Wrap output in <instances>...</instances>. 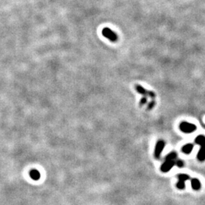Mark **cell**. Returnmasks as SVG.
Returning <instances> with one entry per match:
<instances>
[{
	"instance_id": "9",
	"label": "cell",
	"mask_w": 205,
	"mask_h": 205,
	"mask_svg": "<svg viewBox=\"0 0 205 205\" xmlns=\"http://www.w3.org/2000/svg\"><path fill=\"white\" fill-rule=\"evenodd\" d=\"M191 184H192V188L194 191H198L201 189V182L199 181V179H191Z\"/></svg>"
},
{
	"instance_id": "10",
	"label": "cell",
	"mask_w": 205,
	"mask_h": 205,
	"mask_svg": "<svg viewBox=\"0 0 205 205\" xmlns=\"http://www.w3.org/2000/svg\"><path fill=\"white\" fill-rule=\"evenodd\" d=\"M30 177L33 180H39L40 179V172L37 170H32L30 171Z\"/></svg>"
},
{
	"instance_id": "7",
	"label": "cell",
	"mask_w": 205,
	"mask_h": 205,
	"mask_svg": "<svg viewBox=\"0 0 205 205\" xmlns=\"http://www.w3.org/2000/svg\"><path fill=\"white\" fill-rule=\"evenodd\" d=\"M175 165L176 162L174 160H165V162L161 166L160 170L163 172H168Z\"/></svg>"
},
{
	"instance_id": "8",
	"label": "cell",
	"mask_w": 205,
	"mask_h": 205,
	"mask_svg": "<svg viewBox=\"0 0 205 205\" xmlns=\"http://www.w3.org/2000/svg\"><path fill=\"white\" fill-rule=\"evenodd\" d=\"M193 148H194V144H186L185 145H184L182 148V152L185 154H189L192 153Z\"/></svg>"
},
{
	"instance_id": "5",
	"label": "cell",
	"mask_w": 205,
	"mask_h": 205,
	"mask_svg": "<svg viewBox=\"0 0 205 205\" xmlns=\"http://www.w3.org/2000/svg\"><path fill=\"white\" fill-rule=\"evenodd\" d=\"M178 179H179V182L176 184V188L180 190L185 189V181H187L190 179L189 176L187 174L181 173V174L178 175Z\"/></svg>"
},
{
	"instance_id": "6",
	"label": "cell",
	"mask_w": 205,
	"mask_h": 205,
	"mask_svg": "<svg viewBox=\"0 0 205 205\" xmlns=\"http://www.w3.org/2000/svg\"><path fill=\"white\" fill-rule=\"evenodd\" d=\"M165 145V142H164V141H163V140H160V141H157L154 150V157H156L157 159H159L160 157V155L161 154H162V152H163V148H164Z\"/></svg>"
},
{
	"instance_id": "14",
	"label": "cell",
	"mask_w": 205,
	"mask_h": 205,
	"mask_svg": "<svg viewBox=\"0 0 205 205\" xmlns=\"http://www.w3.org/2000/svg\"><path fill=\"white\" fill-rule=\"evenodd\" d=\"M176 165L178 166V167H182V166H184V162H183L182 160H177L176 162Z\"/></svg>"
},
{
	"instance_id": "11",
	"label": "cell",
	"mask_w": 205,
	"mask_h": 205,
	"mask_svg": "<svg viewBox=\"0 0 205 205\" xmlns=\"http://www.w3.org/2000/svg\"><path fill=\"white\" fill-rule=\"evenodd\" d=\"M177 154L176 152H171L169 154L166 155L165 160H175L176 159Z\"/></svg>"
},
{
	"instance_id": "13",
	"label": "cell",
	"mask_w": 205,
	"mask_h": 205,
	"mask_svg": "<svg viewBox=\"0 0 205 205\" xmlns=\"http://www.w3.org/2000/svg\"><path fill=\"white\" fill-rule=\"evenodd\" d=\"M146 104H148V99H147V97H142L141 100H140V103H139V106H143L144 105H145Z\"/></svg>"
},
{
	"instance_id": "12",
	"label": "cell",
	"mask_w": 205,
	"mask_h": 205,
	"mask_svg": "<svg viewBox=\"0 0 205 205\" xmlns=\"http://www.w3.org/2000/svg\"><path fill=\"white\" fill-rule=\"evenodd\" d=\"M155 105H156V102H155L154 99L148 104V106H147L148 110H152V109L155 106Z\"/></svg>"
},
{
	"instance_id": "1",
	"label": "cell",
	"mask_w": 205,
	"mask_h": 205,
	"mask_svg": "<svg viewBox=\"0 0 205 205\" xmlns=\"http://www.w3.org/2000/svg\"><path fill=\"white\" fill-rule=\"evenodd\" d=\"M194 142L200 145V150L197 156L198 160L201 162H204L205 160V136L198 135L194 140Z\"/></svg>"
},
{
	"instance_id": "3",
	"label": "cell",
	"mask_w": 205,
	"mask_h": 205,
	"mask_svg": "<svg viewBox=\"0 0 205 205\" xmlns=\"http://www.w3.org/2000/svg\"><path fill=\"white\" fill-rule=\"evenodd\" d=\"M102 34L104 37H105L106 38H107L108 40H110L111 42H116L118 40V36L114 31H113L111 29H110L109 27H104L103 30H102Z\"/></svg>"
},
{
	"instance_id": "2",
	"label": "cell",
	"mask_w": 205,
	"mask_h": 205,
	"mask_svg": "<svg viewBox=\"0 0 205 205\" xmlns=\"http://www.w3.org/2000/svg\"><path fill=\"white\" fill-rule=\"evenodd\" d=\"M179 129L183 133L190 134L197 130V126L194 124L190 123L188 122H182L181 123L179 124Z\"/></svg>"
},
{
	"instance_id": "4",
	"label": "cell",
	"mask_w": 205,
	"mask_h": 205,
	"mask_svg": "<svg viewBox=\"0 0 205 205\" xmlns=\"http://www.w3.org/2000/svg\"><path fill=\"white\" fill-rule=\"evenodd\" d=\"M135 91H137L139 93L145 96V97H150V98H152V99H154L156 97V93H155L154 91H148L146 90L145 88H144L143 87L140 85V84H135Z\"/></svg>"
}]
</instances>
